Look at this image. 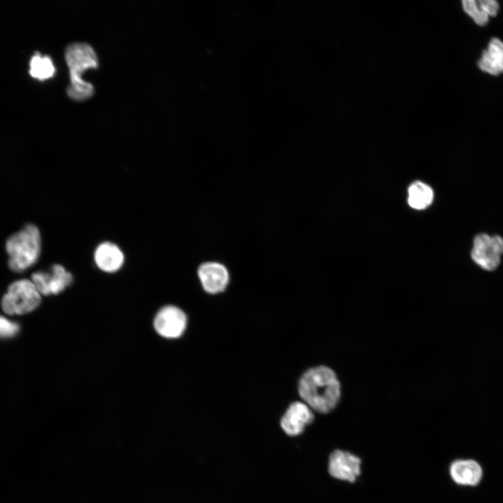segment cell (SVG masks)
<instances>
[{
    "instance_id": "ba28073f",
    "label": "cell",
    "mask_w": 503,
    "mask_h": 503,
    "mask_svg": "<svg viewBox=\"0 0 503 503\" xmlns=\"http://www.w3.org/2000/svg\"><path fill=\"white\" fill-rule=\"evenodd\" d=\"M360 458L347 451L335 450L329 457V474L341 481L355 482L360 474Z\"/></svg>"
},
{
    "instance_id": "30bf717a",
    "label": "cell",
    "mask_w": 503,
    "mask_h": 503,
    "mask_svg": "<svg viewBox=\"0 0 503 503\" xmlns=\"http://www.w3.org/2000/svg\"><path fill=\"white\" fill-rule=\"evenodd\" d=\"M198 277L203 289L209 294L223 292L229 283V272L221 263L206 262L198 268Z\"/></svg>"
},
{
    "instance_id": "9c48e42d",
    "label": "cell",
    "mask_w": 503,
    "mask_h": 503,
    "mask_svg": "<svg viewBox=\"0 0 503 503\" xmlns=\"http://www.w3.org/2000/svg\"><path fill=\"white\" fill-rule=\"evenodd\" d=\"M314 420L313 410L302 401L291 402L281 418L280 425L289 436L301 434Z\"/></svg>"
},
{
    "instance_id": "9a60e30c",
    "label": "cell",
    "mask_w": 503,
    "mask_h": 503,
    "mask_svg": "<svg viewBox=\"0 0 503 503\" xmlns=\"http://www.w3.org/2000/svg\"><path fill=\"white\" fill-rule=\"evenodd\" d=\"M55 68L51 59L48 56L36 54L30 61L29 73L33 78L44 80L53 76Z\"/></svg>"
},
{
    "instance_id": "2e32d148",
    "label": "cell",
    "mask_w": 503,
    "mask_h": 503,
    "mask_svg": "<svg viewBox=\"0 0 503 503\" xmlns=\"http://www.w3.org/2000/svg\"><path fill=\"white\" fill-rule=\"evenodd\" d=\"M462 7L465 13H467L477 24L483 26L488 22L489 16L483 10L479 0L462 1Z\"/></svg>"
},
{
    "instance_id": "6da1fadb",
    "label": "cell",
    "mask_w": 503,
    "mask_h": 503,
    "mask_svg": "<svg viewBox=\"0 0 503 503\" xmlns=\"http://www.w3.org/2000/svg\"><path fill=\"white\" fill-rule=\"evenodd\" d=\"M298 394L312 410L328 414L333 411L341 398V385L335 372L325 365L307 370L298 383Z\"/></svg>"
},
{
    "instance_id": "52a82bcc",
    "label": "cell",
    "mask_w": 503,
    "mask_h": 503,
    "mask_svg": "<svg viewBox=\"0 0 503 503\" xmlns=\"http://www.w3.org/2000/svg\"><path fill=\"white\" fill-rule=\"evenodd\" d=\"M31 281L41 295H57L68 287L73 281L72 274L60 264H54L49 271H37Z\"/></svg>"
},
{
    "instance_id": "8992f818",
    "label": "cell",
    "mask_w": 503,
    "mask_h": 503,
    "mask_svg": "<svg viewBox=\"0 0 503 503\" xmlns=\"http://www.w3.org/2000/svg\"><path fill=\"white\" fill-rule=\"evenodd\" d=\"M153 326L160 336L166 339H177L186 330L187 316L180 307L173 305H166L156 314Z\"/></svg>"
},
{
    "instance_id": "4fadbf2b",
    "label": "cell",
    "mask_w": 503,
    "mask_h": 503,
    "mask_svg": "<svg viewBox=\"0 0 503 503\" xmlns=\"http://www.w3.org/2000/svg\"><path fill=\"white\" fill-rule=\"evenodd\" d=\"M478 66L483 72L493 75L503 73V42L497 38H492L483 52Z\"/></svg>"
},
{
    "instance_id": "277c9868",
    "label": "cell",
    "mask_w": 503,
    "mask_h": 503,
    "mask_svg": "<svg viewBox=\"0 0 503 503\" xmlns=\"http://www.w3.org/2000/svg\"><path fill=\"white\" fill-rule=\"evenodd\" d=\"M41 295L31 280L22 279L13 282L1 300L3 310L8 314H23L35 309Z\"/></svg>"
},
{
    "instance_id": "5bb4252c",
    "label": "cell",
    "mask_w": 503,
    "mask_h": 503,
    "mask_svg": "<svg viewBox=\"0 0 503 503\" xmlns=\"http://www.w3.org/2000/svg\"><path fill=\"white\" fill-rule=\"evenodd\" d=\"M433 198L432 188L422 182H414L408 188V204L415 210L425 209L431 205Z\"/></svg>"
},
{
    "instance_id": "3957f363",
    "label": "cell",
    "mask_w": 503,
    "mask_h": 503,
    "mask_svg": "<svg viewBox=\"0 0 503 503\" xmlns=\"http://www.w3.org/2000/svg\"><path fill=\"white\" fill-rule=\"evenodd\" d=\"M9 268L16 272H22L34 265L41 251V236L38 228L27 224L12 234L6 242Z\"/></svg>"
},
{
    "instance_id": "7a4b0ae2",
    "label": "cell",
    "mask_w": 503,
    "mask_h": 503,
    "mask_svg": "<svg viewBox=\"0 0 503 503\" xmlns=\"http://www.w3.org/2000/svg\"><path fill=\"white\" fill-rule=\"evenodd\" d=\"M65 59L70 73L68 96L75 101H85L94 94V87L82 79V73L98 66V57L91 45L85 43L69 45L65 52Z\"/></svg>"
},
{
    "instance_id": "e0dca14e",
    "label": "cell",
    "mask_w": 503,
    "mask_h": 503,
    "mask_svg": "<svg viewBox=\"0 0 503 503\" xmlns=\"http://www.w3.org/2000/svg\"><path fill=\"white\" fill-rule=\"evenodd\" d=\"M19 330V326L16 323L12 322L7 319L0 316V337H10L15 335Z\"/></svg>"
},
{
    "instance_id": "ac0fdd59",
    "label": "cell",
    "mask_w": 503,
    "mask_h": 503,
    "mask_svg": "<svg viewBox=\"0 0 503 503\" xmlns=\"http://www.w3.org/2000/svg\"><path fill=\"white\" fill-rule=\"evenodd\" d=\"M479 1L489 17H494L497 15L499 10V5L496 1L479 0Z\"/></svg>"
},
{
    "instance_id": "7c38bea8",
    "label": "cell",
    "mask_w": 503,
    "mask_h": 503,
    "mask_svg": "<svg viewBox=\"0 0 503 503\" xmlns=\"http://www.w3.org/2000/svg\"><path fill=\"white\" fill-rule=\"evenodd\" d=\"M94 261L96 267L108 273L116 272L124 263V255L119 247L111 242H103L95 249Z\"/></svg>"
},
{
    "instance_id": "8fae6325",
    "label": "cell",
    "mask_w": 503,
    "mask_h": 503,
    "mask_svg": "<svg viewBox=\"0 0 503 503\" xmlns=\"http://www.w3.org/2000/svg\"><path fill=\"white\" fill-rule=\"evenodd\" d=\"M449 472L453 481L461 486H476L483 476L481 464L472 458L453 460L449 465Z\"/></svg>"
},
{
    "instance_id": "5b68a950",
    "label": "cell",
    "mask_w": 503,
    "mask_h": 503,
    "mask_svg": "<svg viewBox=\"0 0 503 503\" xmlns=\"http://www.w3.org/2000/svg\"><path fill=\"white\" fill-rule=\"evenodd\" d=\"M472 261L487 271L496 270L503 255V238L481 233L475 235L471 249Z\"/></svg>"
}]
</instances>
